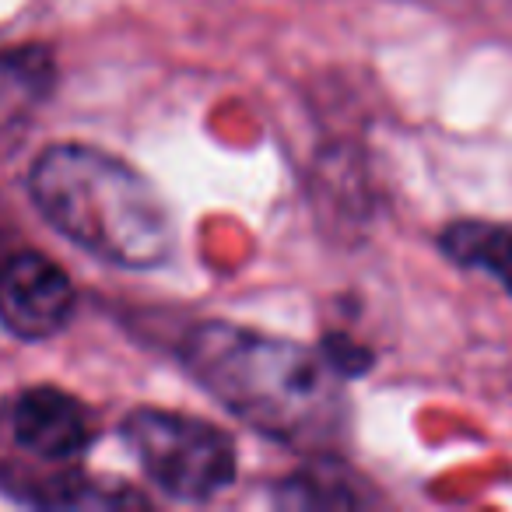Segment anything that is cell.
<instances>
[{"label":"cell","mask_w":512,"mask_h":512,"mask_svg":"<svg viewBox=\"0 0 512 512\" xmlns=\"http://www.w3.org/2000/svg\"><path fill=\"white\" fill-rule=\"evenodd\" d=\"M29 193L60 235L102 264L151 271L176 253V225L155 183L102 148H46L32 162Z\"/></svg>","instance_id":"2"},{"label":"cell","mask_w":512,"mask_h":512,"mask_svg":"<svg viewBox=\"0 0 512 512\" xmlns=\"http://www.w3.org/2000/svg\"><path fill=\"white\" fill-rule=\"evenodd\" d=\"M78 309L74 281L46 253L22 249L0 264V327L18 341H50Z\"/></svg>","instance_id":"4"},{"label":"cell","mask_w":512,"mask_h":512,"mask_svg":"<svg viewBox=\"0 0 512 512\" xmlns=\"http://www.w3.org/2000/svg\"><path fill=\"white\" fill-rule=\"evenodd\" d=\"M53 88V57L43 46L0 53V137L22 130Z\"/></svg>","instance_id":"5"},{"label":"cell","mask_w":512,"mask_h":512,"mask_svg":"<svg viewBox=\"0 0 512 512\" xmlns=\"http://www.w3.org/2000/svg\"><path fill=\"white\" fill-rule=\"evenodd\" d=\"M439 249L456 267L484 271L512 295V225L502 221H453L442 228Z\"/></svg>","instance_id":"6"},{"label":"cell","mask_w":512,"mask_h":512,"mask_svg":"<svg viewBox=\"0 0 512 512\" xmlns=\"http://www.w3.org/2000/svg\"><path fill=\"white\" fill-rule=\"evenodd\" d=\"M120 435L151 484L179 502H207L235 477L232 439L204 418L137 407L123 418Z\"/></svg>","instance_id":"3"},{"label":"cell","mask_w":512,"mask_h":512,"mask_svg":"<svg viewBox=\"0 0 512 512\" xmlns=\"http://www.w3.org/2000/svg\"><path fill=\"white\" fill-rule=\"evenodd\" d=\"M179 362L242 425L295 453L330 456L348 435L344 376L323 348L207 320L186 330Z\"/></svg>","instance_id":"1"}]
</instances>
